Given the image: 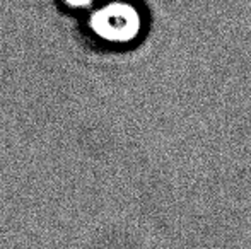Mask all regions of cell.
Returning <instances> with one entry per match:
<instances>
[{
  "label": "cell",
  "instance_id": "obj_1",
  "mask_svg": "<svg viewBox=\"0 0 251 249\" xmlns=\"http://www.w3.org/2000/svg\"><path fill=\"white\" fill-rule=\"evenodd\" d=\"M139 10L125 2H113L98 10L91 19V27L100 38L111 43H128L140 33Z\"/></svg>",
  "mask_w": 251,
  "mask_h": 249
},
{
  "label": "cell",
  "instance_id": "obj_2",
  "mask_svg": "<svg viewBox=\"0 0 251 249\" xmlns=\"http://www.w3.org/2000/svg\"><path fill=\"white\" fill-rule=\"evenodd\" d=\"M65 2L72 7H86V5H89L93 0H65Z\"/></svg>",
  "mask_w": 251,
  "mask_h": 249
}]
</instances>
